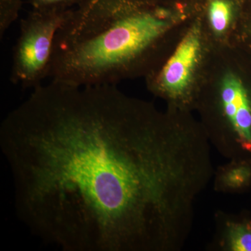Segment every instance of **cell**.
I'll use <instances>...</instances> for the list:
<instances>
[{"label": "cell", "mask_w": 251, "mask_h": 251, "mask_svg": "<svg viewBox=\"0 0 251 251\" xmlns=\"http://www.w3.org/2000/svg\"><path fill=\"white\" fill-rule=\"evenodd\" d=\"M210 144L112 85L41 84L0 126L18 219L63 251L182 249Z\"/></svg>", "instance_id": "6da1fadb"}, {"label": "cell", "mask_w": 251, "mask_h": 251, "mask_svg": "<svg viewBox=\"0 0 251 251\" xmlns=\"http://www.w3.org/2000/svg\"><path fill=\"white\" fill-rule=\"evenodd\" d=\"M170 26L147 0H83L56 34L48 77L113 85L138 69Z\"/></svg>", "instance_id": "7a4b0ae2"}, {"label": "cell", "mask_w": 251, "mask_h": 251, "mask_svg": "<svg viewBox=\"0 0 251 251\" xmlns=\"http://www.w3.org/2000/svg\"><path fill=\"white\" fill-rule=\"evenodd\" d=\"M74 9L63 11L33 9L21 20L13 54L11 81L23 88H35L48 77L54 39Z\"/></svg>", "instance_id": "3957f363"}, {"label": "cell", "mask_w": 251, "mask_h": 251, "mask_svg": "<svg viewBox=\"0 0 251 251\" xmlns=\"http://www.w3.org/2000/svg\"><path fill=\"white\" fill-rule=\"evenodd\" d=\"M219 108L224 127L209 141L221 154L229 158L251 156V83L245 77L229 74L221 84Z\"/></svg>", "instance_id": "277c9868"}, {"label": "cell", "mask_w": 251, "mask_h": 251, "mask_svg": "<svg viewBox=\"0 0 251 251\" xmlns=\"http://www.w3.org/2000/svg\"><path fill=\"white\" fill-rule=\"evenodd\" d=\"M201 50L199 29L193 27L184 36L163 67L156 82L157 90L169 98H184Z\"/></svg>", "instance_id": "5b68a950"}, {"label": "cell", "mask_w": 251, "mask_h": 251, "mask_svg": "<svg viewBox=\"0 0 251 251\" xmlns=\"http://www.w3.org/2000/svg\"><path fill=\"white\" fill-rule=\"evenodd\" d=\"M217 244L225 251H251V221L220 215Z\"/></svg>", "instance_id": "8992f818"}, {"label": "cell", "mask_w": 251, "mask_h": 251, "mask_svg": "<svg viewBox=\"0 0 251 251\" xmlns=\"http://www.w3.org/2000/svg\"><path fill=\"white\" fill-rule=\"evenodd\" d=\"M249 158H236L214 173V187L225 193H237L251 184V161Z\"/></svg>", "instance_id": "52a82bcc"}, {"label": "cell", "mask_w": 251, "mask_h": 251, "mask_svg": "<svg viewBox=\"0 0 251 251\" xmlns=\"http://www.w3.org/2000/svg\"><path fill=\"white\" fill-rule=\"evenodd\" d=\"M211 27L216 34L224 33L230 24L232 18V6L226 0H214L209 10Z\"/></svg>", "instance_id": "ba28073f"}, {"label": "cell", "mask_w": 251, "mask_h": 251, "mask_svg": "<svg viewBox=\"0 0 251 251\" xmlns=\"http://www.w3.org/2000/svg\"><path fill=\"white\" fill-rule=\"evenodd\" d=\"M22 6L21 0H0V36L17 19Z\"/></svg>", "instance_id": "9c48e42d"}, {"label": "cell", "mask_w": 251, "mask_h": 251, "mask_svg": "<svg viewBox=\"0 0 251 251\" xmlns=\"http://www.w3.org/2000/svg\"><path fill=\"white\" fill-rule=\"evenodd\" d=\"M83 0H30L33 9L37 11H63L78 6Z\"/></svg>", "instance_id": "30bf717a"}, {"label": "cell", "mask_w": 251, "mask_h": 251, "mask_svg": "<svg viewBox=\"0 0 251 251\" xmlns=\"http://www.w3.org/2000/svg\"></svg>", "instance_id": "8fae6325"}]
</instances>
